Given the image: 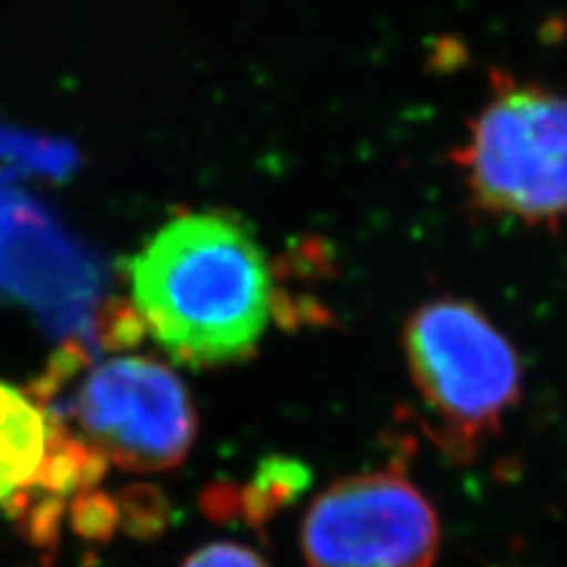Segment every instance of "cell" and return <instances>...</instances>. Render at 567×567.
I'll list each match as a JSON object with an SVG mask.
<instances>
[{"label": "cell", "mask_w": 567, "mask_h": 567, "mask_svg": "<svg viewBox=\"0 0 567 567\" xmlns=\"http://www.w3.org/2000/svg\"><path fill=\"white\" fill-rule=\"evenodd\" d=\"M183 567H270L258 554L239 544H210L192 554Z\"/></svg>", "instance_id": "cell-8"}, {"label": "cell", "mask_w": 567, "mask_h": 567, "mask_svg": "<svg viewBox=\"0 0 567 567\" xmlns=\"http://www.w3.org/2000/svg\"><path fill=\"white\" fill-rule=\"evenodd\" d=\"M303 551L310 567H433L437 513L398 471L350 475L310 506Z\"/></svg>", "instance_id": "cell-4"}, {"label": "cell", "mask_w": 567, "mask_h": 567, "mask_svg": "<svg viewBox=\"0 0 567 567\" xmlns=\"http://www.w3.org/2000/svg\"><path fill=\"white\" fill-rule=\"evenodd\" d=\"M454 164L475 210L529 227L567 223V87L492 71Z\"/></svg>", "instance_id": "cell-2"}, {"label": "cell", "mask_w": 567, "mask_h": 567, "mask_svg": "<svg viewBox=\"0 0 567 567\" xmlns=\"http://www.w3.org/2000/svg\"><path fill=\"white\" fill-rule=\"evenodd\" d=\"M306 481H308V473L303 466L296 464V461L272 458L268 464H262L260 475L256 477L254 487L248 489L244 499L248 518L254 523L268 520L281 504H287L300 489H303Z\"/></svg>", "instance_id": "cell-7"}, {"label": "cell", "mask_w": 567, "mask_h": 567, "mask_svg": "<svg viewBox=\"0 0 567 567\" xmlns=\"http://www.w3.org/2000/svg\"><path fill=\"white\" fill-rule=\"evenodd\" d=\"M133 293L156 341L177 360H246L270 312V275L246 229L218 213L175 218L133 260Z\"/></svg>", "instance_id": "cell-1"}, {"label": "cell", "mask_w": 567, "mask_h": 567, "mask_svg": "<svg viewBox=\"0 0 567 567\" xmlns=\"http://www.w3.org/2000/svg\"><path fill=\"white\" fill-rule=\"evenodd\" d=\"M52 416L43 402L0 381V508L12 506L29 494L43 468L50 447Z\"/></svg>", "instance_id": "cell-6"}, {"label": "cell", "mask_w": 567, "mask_h": 567, "mask_svg": "<svg viewBox=\"0 0 567 567\" xmlns=\"http://www.w3.org/2000/svg\"><path fill=\"white\" fill-rule=\"evenodd\" d=\"M74 414L87 445L140 473L177 466L197 435L185 383L150 358H116L95 367L79 390Z\"/></svg>", "instance_id": "cell-5"}, {"label": "cell", "mask_w": 567, "mask_h": 567, "mask_svg": "<svg viewBox=\"0 0 567 567\" xmlns=\"http://www.w3.org/2000/svg\"><path fill=\"white\" fill-rule=\"evenodd\" d=\"M402 343L437 445L454 461L475 456L520 400L516 348L481 308L454 296L416 308Z\"/></svg>", "instance_id": "cell-3"}]
</instances>
